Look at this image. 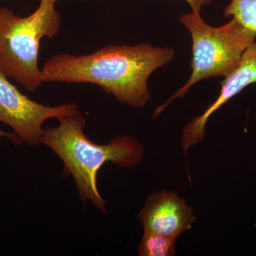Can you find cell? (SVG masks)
Returning <instances> with one entry per match:
<instances>
[{"instance_id":"12","label":"cell","mask_w":256,"mask_h":256,"mask_svg":"<svg viewBox=\"0 0 256 256\" xmlns=\"http://www.w3.org/2000/svg\"><path fill=\"white\" fill-rule=\"evenodd\" d=\"M47 1H52L54 2H56L57 1H58V0H47Z\"/></svg>"},{"instance_id":"10","label":"cell","mask_w":256,"mask_h":256,"mask_svg":"<svg viewBox=\"0 0 256 256\" xmlns=\"http://www.w3.org/2000/svg\"><path fill=\"white\" fill-rule=\"evenodd\" d=\"M191 8L192 12L201 13L203 6H208L213 2V0H185Z\"/></svg>"},{"instance_id":"2","label":"cell","mask_w":256,"mask_h":256,"mask_svg":"<svg viewBox=\"0 0 256 256\" xmlns=\"http://www.w3.org/2000/svg\"><path fill=\"white\" fill-rule=\"evenodd\" d=\"M57 127L43 130L40 143L48 146L72 175L82 201L90 200L106 213V203L98 190V174L106 163L134 168L142 162L144 149L130 136H120L106 144L92 142L84 132L86 119L78 110L58 119Z\"/></svg>"},{"instance_id":"1","label":"cell","mask_w":256,"mask_h":256,"mask_svg":"<svg viewBox=\"0 0 256 256\" xmlns=\"http://www.w3.org/2000/svg\"><path fill=\"white\" fill-rule=\"evenodd\" d=\"M172 47L148 43L110 45L89 54H58L42 68V82L92 84L118 100L142 108L150 99L148 82L156 69L174 58Z\"/></svg>"},{"instance_id":"7","label":"cell","mask_w":256,"mask_h":256,"mask_svg":"<svg viewBox=\"0 0 256 256\" xmlns=\"http://www.w3.org/2000/svg\"><path fill=\"white\" fill-rule=\"evenodd\" d=\"M144 230L176 239L192 228L196 222L192 207L174 192L150 195L137 215Z\"/></svg>"},{"instance_id":"11","label":"cell","mask_w":256,"mask_h":256,"mask_svg":"<svg viewBox=\"0 0 256 256\" xmlns=\"http://www.w3.org/2000/svg\"><path fill=\"white\" fill-rule=\"evenodd\" d=\"M3 138H9L10 140H11L12 141H13L16 144L22 142L14 133L6 132L0 130V140Z\"/></svg>"},{"instance_id":"6","label":"cell","mask_w":256,"mask_h":256,"mask_svg":"<svg viewBox=\"0 0 256 256\" xmlns=\"http://www.w3.org/2000/svg\"><path fill=\"white\" fill-rule=\"evenodd\" d=\"M254 84H256V38L244 52L237 66L224 78L220 95L214 102L203 114L184 127L182 148L185 156H188V152L192 146L203 140L206 134L207 122L214 112Z\"/></svg>"},{"instance_id":"3","label":"cell","mask_w":256,"mask_h":256,"mask_svg":"<svg viewBox=\"0 0 256 256\" xmlns=\"http://www.w3.org/2000/svg\"><path fill=\"white\" fill-rule=\"evenodd\" d=\"M60 22L52 1L41 0L38 8L28 16L0 8V70L28 92H36L43 82L38 64L40 42L44 37L56 36Z\"/></svg>"},{"instance_id":"9","label":"cell","mask_w":256,"mask_h":256,"mask_svg":"<svg viewBox=\"0 0 256 256\" xmlns=\"http://www.w3.org/2000/svg\"><path fill=\"white\" fill-rule=\"evenodd\" d=\"M224 16L236 18L245 28L256 32V0H230Z\"/></svg>"},{"instance_id":"5","label":"cell","mask_w":256,"mask_h":256,"mask_svg":"<svg viewBox=\"0 0 256 256\" xmlns=\"http://www.w3.org/2000/svg\"><path fill=\"white\" fill-rule=\"evenodd\" d=\"M9 79L0 70V122L12 128L22 142L37 146L45 121L62 118L78 110L75 102L58 106L38 104L24 95Z\"/></svg>"},{"instance_id":"8","label":"cell","mask_w":256,"mask_h":256,"mask_svg":"<svg viewBox=\"0 0 256 256\" xmlns=\"http://www.w3.org/2000/svg\"><path fill=\"white\" fill-rule=\"evenodd\" d=\"M175 242L169 237L144 230L138 254L140 256H172L176 252Z\"/></svg>"},{"instance_id":"4","label":"cell","mask_w":256,"mask_h":256,"mask_svg":"<svg viewBox=\"0 0 256 256\" xmlns=\"http://www.w3.org/2000/svg\"><path fill=\"white\" fill-rule=\"evenodd\" d=\"M180 21L192 36L191 76L166 102L156 108L153 119L172 101L186 95L196 82L212 77L227 76L256 38V32L245 28L234 18L220 28H212L204 21L201 13L193 12L181 15Z\"/></svg>"}]
</instances>
